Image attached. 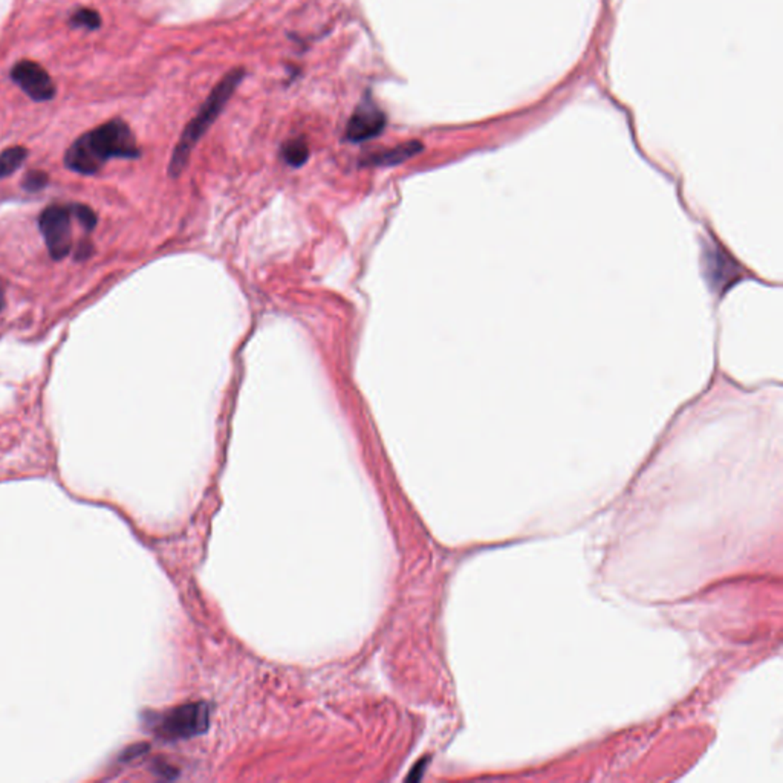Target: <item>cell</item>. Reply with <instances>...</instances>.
<instances>
[{"mask_svg": "<svg viewBox=\"0 0 783 783\" xmlns=\"http://www.w3.org/2000/svg\"><path fill=\"white\" fill-rule=\"evenodd\" d=\"M69 25L72 28H82L87 31H95L102 26V16L92 8H78L69 17Z\"/></svg>", "mask_w": 783, "mask_h": 783, "instance_id": "cell-10", "label": "cell"}, {"mask_svg": "<svg viewBox=\"0 0 783 783\" xmlns=\"http://www.w3.org/2000/svg\"><path fill=\"white\" fill-rule=\"evenodd\" d=\"M28 156V148L23 146L8 147L0 153V180L13 175L22 167Z\"/></svg>", "mask_w": 783, "mask_h": 783, "instance_id": "cell-8", "label": "cell"}, {"mask_svg": "<svg viewBox=\"0 0 783 783\" xmlns=\"http://www.w3.org/2000/svg\"><path fill=\"white\" fill-rule=\"evenodd\" d=\"M94 253V246L92 243L89 241H82L80 243H78L77 246V251H75V257L77 261H86L89 256H91Z\"/></svg>", "mask_w": 783, "mask_h": 783, "instance_id": "cell-13", "label": "cell"}, {"mask_svg": "<svg viewBox=\"0 0 783 783\" xmlns=\"http://www.w3.org/2000/svg\"><path fill=\"white\" fill-rule=\"evenodd\" d=\"M71 212L77 217V221L82 224V226L84 228V230H87V231L94 230L97 222H98V217H97L95 212L92 210L91 207L83 205V204H74L71 207Z\"/></svg>", "mask_w": 783, "mask_h": 783, "instance_id": "cell-11", "label": "cell"}, {"mask_svg": "<svg viewBox=\"0 0 783 783\" xmlns=\"http://www.w3.org/2000/svg\"><path fill=\"white\" fill-rule=\"evenodd\" d=\"M49 182V176L46 172L43 170H29L26 175H25V180L22 182V187L25 188L26 192H40L43 190V188L48 185Z\"/></svg>", "mask_w": 783, "mask_h": 783, "instance_id": "cell-12", "label": "cell"}, {"mask_svg": "<svg viewBox=\"0 0 783 783\" xmlns=\"http://www.w3.org/2000/svg\"><path fill=\"white\" fill-rule=\"evenodd\" d=\"M140 147L128 124L120 118L83 133L71 144L65 155V165L75 173L95 175L114 158L135 160Z\"/></svg>", "mask_w": 783, "mask_h": 783, "instance_id": "cell-1", "label": "cell"}, {"mask_svg": "<svg viewBox=\"0 0 783 783\" xmlns=\"http://www.w3.org/2000/svg\"><path fill=\"white\" fill-rule=\"evenodd\" d=\"M4 306H5V292H4L2 285H0V312H2Z\"/></svg>", "mask_w": 783, "mask_h": 783, "instance_id": "cell-14", "label": "cell"}, {"mask_svg": "<svg viewBox=\"0 0 783 783\" xmlns=\"http://www.w3.org/2000/svg\"><path fill=\"white\" fill-rule=\"evenodd\" d=\"M243 77H245L243 67L233 69V71L224 75L222 80L214 86L210 95L207 97V100L201 106L199 112H197L193 120L187 124L180 138V141H177L175 147L170 167H168V172H170L172 176H177L184 170L195 146L204 136V133L208 131V128L212 127V124L217 120V116L222 114L224 107L226 106L228 102H230V98L236 92V89L242 83Z\"/></svg>", "mask_w": 783, "mask_h": 783, "instance_id": "cell-2", "label": "cell"}, {"mask_svg": "<svg viewBox=\"0 0 783 783\" xmlns=\"http://www.w3.org/2000/svg\"><path fill=\"white\" fill-rule=\"evenodd\" d=\"M210 722V708L204 702L185 703L167 711L158 721V735L167 740H180L193 738L208 728Z\"/></svg>", "mask_w": 783, "mask_h": 783, "instance_id": "cell-3", "label": "cell"}, {"mask_svg": "<svg viewBox=\"0 0 783 783\" xmlns=\"http://www.w3.org/2000/svg\"><path fill=\"white\" fill-rule=\"evenodd\" d=\"M280 153L286 164L291 167H300L308 161L310 148L303 138H294V140L286 141L282 146Z\"/></svg>", "mask_w": 783, "mask_h": 783, "instance_id": "cell-9", "label": "cell"}, {"mask_svg": "<svg viewBox=\"0 0 783 783\" xmlns=\"http://www.w3.org/2000/svg\"><path fill=\"white\" fill-rule=\"evenodd\" d=\"M422 148L424 146L420 141H407L396 147L388 148V150H381V152L369 155L368 158H364L363 160V165H375V167L398 165L418 155Z\"/></svg>", "mask_w": 783, "mask_h": 783, "instance_id": "cell-7", "label": "cell"}, {"mask_svg": "<svg viewBox=\"0 0 783 783\" xmlns=\"http://www.w3.org/2000/svg\"><path fill=\"white\" fill-rule=\"evenodd\" d=\"M385 121H388L385 114L373 102V98L364 97L349 118L344 138L351 143L369 141L384 131Z\"/></svg>", "mask_w": 783, "mask_h": 783, "instance_id": "cell-6", "label": "cell"}, {"mask_svg": "<svg viewBox=\"0 0 783 783\" xmlns=\"http://www.w3.org/2000/svg\"><path fill=\"white\" fill-rule=\"evenodd\" d=\"M11 80L34 102H49L57 94L53 77L33 60H21L11 69Z\"/></svg>", "mask_w": 783, "mask_h": 783, "instance_id": "cell-5", "label": "cell"}, {"mask_svg": "<svg viewBox=\"0 0 783 783\" xmlns=\"http://www.w3.org/2000/svg\"><path fill=\"white\" fill-rule=\"evenodd\" d=\"M38 228L54 261H62L72 250L71 210L62 205L45 208L38 217Z\"/></svg>", "mask_w": 783, "mask_h": 783, "instance_id": "cell-4", "label": "cell"}]
</instances>
